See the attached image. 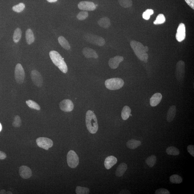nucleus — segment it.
I'll use <instances>...</instances> for the list:
<instances>
[{
    "instance_id": "1",
    "label": "nucleus",
    "mask_w": 194,
    "mask_h": 194,
    "mask_svg": "<svg viewBox=\"0 0 194 194\" xmlns=\"http://www.w3.org/2000/svg\"><path fill=\"white\" fill-rule=\"evenodd\" d=\"M130 45L139 59L145 63H147L149 58L148 54L146 52L149 50L148 47L144 46L141 42L135 40L130 42Z\"/></svg>"
},
{
    "instance_id": "2",
    "label": "nucleus",
    "mask_w": 194,
    "mask_h": 194,
    "mask_svg": "<svg viewBox=\"0 0 194 194\" xmlns=\"http://www.w3.org/2000/svg\"><path fill=\"white\" fill-rule=\"evenodd\" d=\"M86 123L87 128L92 134L96 133L98 131V120L95 114L92 111L89 110L86 113Z\"/></svg>"
},
{
    "instance_id": "3",
    "label": "nucleus",
    "mask_w": 194,
    "mask_h": 194,
    "mask_svg": "<svg viewBox=\"0 0 194 194\" xmlns=\"http://www.w3.org/2000/svg\"><path fill=\"white\" fill-rule=\"evenodd\" d=\"M50 58L53 63L63 72L66 74L68 71V67L63 58L57 52L52 50L49 52Z\"/></svg>"
},
{
    "instance_id": "4",
    "label": "nucleus",
    "mask_w": 194,
    "mask_h": 194,
    "mask_svg": "<svg viewBox=\"0 0 194 194\" xmlns=\"http://www.w3.org/2000/svg\"><path fill=\"white\" fill-rule=\"evenodd\" d=\"M124 81L120 78H114L107 80L105 85L108 89L115 90L120 89L124 86Z\"/></svg>"
},
{
    "instance_id": "5",
    "label": "nucleus",
    "mask_w": 194,
    "mask_h": 194,
    "mask_svg": "<svg viewBox=\"0 0 194 194\" xmlns=\"http://www.w3.org/2000/svg\"><path fill=\"white\" fill-rule=\"evenodd\" d=\"M84 38L87 41L94 45L103 46L106 43L103 38L101 36L94 35V34H85L84 36Z\"/></svg>"
},
{
    "instance_id": "6",
    "label": "nucleus",
    "mask_w": 194,
    "mask_h": 194,
    "mask_svg": "<svg viewBox=\"0 0 194 194\" xmlns=\"http://www.w3.org/2000/svg\"><path fill=\"white\" fill-rule=\"evenodd\" d=\"M67 162L69 167L72 168L77 167L79 163V159L74 151L71 150L69 151L67 155Z\"/></svg>"
},
{
    "instance_id": "7",
    "label": "nucleus",
    "mask_w": 194,
    "mask_h": 194,
    "mask_svg": "<svg viewBox=\"0 0 194 194\" xmlns=\"http://www.w3.org/2000/svg\"><path fill=\"white\" fill-rule=\"evenodd\" d=\"M16 82L19 84L23 83L25 78V73L21 64L18 63L16 66L15 72Z\"/></svg>"
},
{
    "instance_id": "8",
    "label": "nucleus",
    "mask_w": 194,
    "mask_h": 194,
    "mask_svg": "<svg viewBox=\"0 0 194 194\" xmlns=\"http://www.w3.org/2000/svg\"><path fill=\"white\" fill-rule=\"evenodd\" d=\"M185 63L182 60L178 62L176 66L175 76L179 81L183 80L185 76Z\"/></svg>"
},
{
    "instance_id": "9",
    "label": "nucleus",
    "mask_w": 194,
    "mask_h": 194,
    "mask_svg": "<svg viewBox=\"0 0 194 194\" xmlns=\"http://www.w3.org/2000/svg\"><path fill=\"white\" fill-rule=\"evenodd\" d=\"M36 142L38 146L46 150L51 148L53 145V141L46 137H39L36 139Z\"/></svg>"
},
{
    "instance_id": "10",
    "label": "nucleus",
    "mask_w": 194,
    "mask_h": 194,
    "mask_svg": "<svg viewBox=\"0 0 194 194\" xmlns=\"http://www.w3.org/2000/svg\"><path fill=\"white\" fill-rule=\"evenodd\" d=\"M31 76L32 82L36 86L38 87H41L43 84V78L40 73L37 70H32Z\"/></svg>"
},
{
    "instance_id": "11",
    "label": "nucleus",
    "mask_w": 194,
    "mask_h": 194,
    "mask_svg": "<svg viewBox=\"0 0 194 194\" xmlns=\"http://www.w3.org/2000/svg\"><path fill=\"white\" fill-rule=\"evenodd\" d=\"M78 7L79 9L85 11H93L96 9V5L93 2L86 1L80 2Z\"/></svg>"
},
{
    "instance_id": "12",
    "label": "nucleus",
    "mask_w": 194,
    "mask_h": 194,
    "mask_svg": "<svg viewBox=\"0 0 194 194\" xmlns=\"http://www.w3.org/2000/svg\"><path fill=\"white\" fill-rule=\"evenodd\" d=\"M59 107L61 110L65 112H71L74 108V104L71 100H64L60 102Z\"/></svg>"
},
{
    "instance_id": "13",
    "label": "nucleus",
    "mask_w": 194,
    "mask_h": 194,
    "mask_svg": "<svg viewBox=\"0 0 194 194\" xmlns=\"http://www.w3.org/2000/svg\"><path fill=\"white\" fill-rule=\"evenodd\" d=\"M186 36L185 27L184 24L181 23L178 27L176 38L178 41H183L185 39Z\"/></svg>"
},
{
    "instance_id": "14",
    "label": "nucleus",
    "mask_w": 194,
    "mask_h": 194,
    "mask_svg": "<svg viewBox=\"0 0 194 194\" xmlns=\"http://www.w3.org/2000/svg\"><path fill=\"white\" fill-rule=\"evenodd\" d=\"M19 174L23 179H29L31 177L32 171L29 167L23 165L20 167Z\"/></svg>"
},
{
    "instance_id": "15",
    "label": "nucleus",
    "mask_w": 194,
    "mask_h": 194,
    "mask_svg": "<svg viewBox=\"0 0 194 194\" xmlns=\"http://www.w3.org/2000/svg\"><path fill=\"white\" fill-rule=\"evenodd\" d=\"M123 60L124 58L123 56H116L110 59L108 62L109 65L111 68L115 69L118 67L119 64Z\"/></svg>"
},
{
    "instance_id": "16",
    "label": "nucleus",
    "mask_w": 194,
    "mask_h": 194,
    "mask_svg": "<svg viewBox=\"0 0 194 194\" xmlns=\"http://www.w3.org/2000/svg\"><path fill=\"white\" fill-rule=\"evenodd\" d=\"M83 54L87 58H98V56L95 50L88 47L84 48L82 50Z\"/></svg>"
},
{
    "instance_id": "17",
    "label": "nucleus",
    "mask_w": 194,
    "mask_h": 194,
    "mask_svg": "<svg viewBox=\"0 0 194 194\" xmlns=\"http://www.w3.org/2000/svg\"><path fill=\"white\" fill-rule=\"evenodd\" d=\"M117 159L113 156H110L106 158L104 162L105 167L107 169H110L116 164Z\"/></svg>"
},
{
    "instance_id": "18",
    "label": "nucleus",
    "mask_w": 194,
    "mask_h": 194,
    "mask_svg": "<svg viewBox=\"0 0 194 194\" xmlns=\"http://www.w3.org/2000/svg\"><path fill=\"white\" fill-rule=\"evenodd\" d=\"M162 98V95L159 93H156L153 94L150 99V104L151 106L155 107L158 105Z\"/></svg>"
},
{
    "instance_id": "19",
    "label": "nucleus",
    "mask_w": 194,
    "mask_h": 194,
    "mask_svg": "<svg viewBox=\"0 0 194 194\" xmlns=\"http://www.w3.org/2000/svg\"><path fill=\"white\" fill-rule=\"evenodd\" d=\"M176 113V107L175 106L170 107L167 114V120L169 122H171L174 119Z\"/></svg>"
},
{
    "instance_id": "20",
    "label": "nucleus",
    "mask_w": 194,
    "mask_h": 194,
    "mask_svg": "<svg viewBox=\"0 0 194 194\" xmlns=\"http://www.w3.org/2000/svg\"><path fill=\"white\" fill-rule=\"evenodd\" d=\"M127 165L126 163H120L117 167L116 171V175L117 177H122L127 171Z\"/></svg>"
},
{
    "instance_id": "21",
    "label": "nucleus",
    "mask_w": 194,
    "mask_h": 194,
    "mask_svg": "<svg viewBox=\"0 0 194 194\" xmlns=\"http://www.w3.org/2000/svg\"><path fill=\"white\" fill-rule=\"evenodd\" d=\"M98 23L101 27L107 29L110 27L111 25L110 21L108 17H104L98 20Z\"/></svg>"
},
{
    "instance_id": "22",
    "label": "nucleus",
    "mask_w": 194,
    "mask_h": 194,
    "mask_svg": "<svg viewBox=\"0 0 194 194\" xmlns=\"http://www.w3.org/2000/svg\"><path fill=\"white\" fill-rule=\"evenodd\" d=\"M141 145V142L140 141L136 139H132L129 140L127 143V146L130 149H134L140 146Z\"/></svg>"
},
{
    "instance_id": "23",
    "label": "nucleus",
    "mask_w": 194,
    "mask_h": 194,
    "mask_svg": "<svg viewBox=\"0 0 194 194\" xmlns=\"http://www.w3.org/2000/svg\"><path fill=\"white\" fill-rule=\"evenodd\" d=\"M26 42L29 45L33 43L35 41V37L33 31L31 29H28L26 32Z\"/></svg>"
},
{
    "instance_id": "24",
    "label": "nucleus",
    "mask_w": 194,
    "mask_h": 194,
    "mask_svg": "<svg viewBox=\"0 0 194 194\" xmlns=\"http://www.w3.org/2000/svg\"><path fill=\"white\" fill-rule=\"evenodd\" d=\"M58 41L60 45L64 49L67 50L70 49V46L69 43L63 36H60L59 37Z\"/></svg>"
},
{
    "instance_id": "25",
    "label": "nucleus",
    "mask_w": 194,
    "mask_h": 194,
    "mask_svg": "<svg viewBox=\"0 0 194 194\" xmlns=\"http://www.w3.org/2000/svg\"><path fill=\"white\" fill-rule=\"evenodd\" d=\"M131 109L128 106H125L123 108L121 113V117L123 120H126L130 117Z\"/></svg>"
},
{
    "instance_id": "26",
    "label": "nucleus",
    "mask_w": 194,
    "mask_h": 194,
    "mask_svg": "<svg viewBox=\"0 0 194 194\" xmlns=\"http://www.w3.org/2000/svg\"><path fill=\"white\" fill-rule=\"evenodd\" d=\"M156 161V157L152 155L147 157L146 160V163L149 167H153L155 165Z\"/></svg>"
},
{
    "instance_id": "27",
    "label": "nucleus",
    "mask_w": 194,
    "mask_h": 194,
    "mask_svg": "<svg viewBox=\"0 0 194 194\" xmlns=\"http://www.w3.org/2000/svg\"><path fill=\"white\" fill-rule=\"evenodd\" d=\"M166 153L167 154L170 155L177 156L180 154L178 149L174 146L168 147L166 149Z\"/></svg>"
},
{
    "instance_id": "28",
    "label": "nucleus",
    "mask_w": 194,
    "mask_h": 194,
    "mask_svg": "<svg viewBox=\"0 0 194 194\" xmlns=\"http://www.w3.org/2000/svg\"><path fill=\"white\" fill-rule=\"evenodd\" d=\"M22 36V31L19 28L16 29L14 32L13 36V40L15 43H17L21 39Z\"/></svg>"
},
{
    "instance_id": "29",
    "label": "nucleus",
    "mask_w": 194,
    "mask_h": 194,
    "mask_svg": "<svg viewBox=\"0 0 194 194\" xmlns=\"http://www.w3.org/2000/svg\"><path fill=\"white\" fill-rule=\"evenodd\" d=\"M170 181L171 183L174 184H180L182 183L183 179L179 175L177 174H174L170 177Z\"/></svg>"
},
{
    "instance_id": "30",
    "label": "nucleus",
    "mask_w": 194,
    "mask_h": 194,
    "mask_svg": "<svg viewBox=\"0 0 194 194\" xmlns=\"http://www.w3.org/2000/svg\"><path fill=\"white\" fill-rule=\"evenodd\" d=\"M26 104L30 108L38 110H40V107L37 103L32 100H28L26 102Z\"/></svg>"
},
{
    "instance_id": "31",
    "label": "nucleus",
    "mask_w": 194,
    "mask_h": 194,
    "mask_svg": "<svg viewBox=\"0 0 194 194\" xmlns=\"http://www.w3.org/2000/svg\"><path fill=\"white\" fill-rule=\"evenodd\" d=\"M166 19L164 15L163 14H160L157 16L156 20L153 22V24L155 25H159L165 23Z\"/></svg>"
},
{
    "instance_id": "32",
    "label": "nucleus",
    "mask_w": 194,
    "mask_h": 194,
    "mask_svg": "<svg viewBox=\"0 0 194 194\" xmlns=\"http://www.w3.org/2000/svg\"><path fill=\"white\" fill-rule=\"evenodd\" d=\"M118 1L121 6L124 8L130 7L132 5V0H118Z\"/></svg>"
},
{
    "instance_id": "33",
    "label": "nucleus",
    "mask_w": 194,
    "mask_h": 194,
    "mask_svg": "<svg viewBox=\"0 0 194 194\" xmlns=\"http://www.w3.org/2000/svg\"><path fill=\"white\" fill-rule=\"evenodd\" d=\"M76 192L77 194H88L90 192V190L88 188L77 186L76 187Z\"/></svg>"
},
{
    "instance_id": "34",
    "label": "nucleus",
    "mask_w": 194,
    "mask_h": 194,
    "mask_svg": "<svg viewBox=\"0 0 194 194\" xmlns=\"http://www.w3.org/2000/svg\"><path fill=\"white\" fill-rule=\"evenodd\" d=\"M25 6L23 3H20L17 5L14 6L13 7V9L14 11L17 13H20L23 11L25 9Z\"/></svg>"
},
{
    "instance_id": "35",
    "label": "nucleus",
    "mask_w": 194,
    "mask_h": 194,
    "mask_svg": "<svg viewBox=\"0 0 194 194\" xmlns=\"http://www.w3.org/2000/svg\"><path fill=\"white\" fill-rule=\"evenodd\" d=\"M154 13L152 9H147L143 13L142 17L146 20H148L150 19V16L153 15Z\"/></svg>"
},
{
    "instance_id": "36",
    "label": "nucleus",
    "mask_w": 194,
    "mask_h": 194,
    "mask_svg": "<svg viewBox=\"0 0 194 194\" xmlns=\"http://www.w3.org/2000/svg\"><path fill=\"white\" fill-rule=\"evenodd\" d=\"M88 12L84 11L80 12L77 16V17L79 20H85L88 17Z\"/></svg>"
},
{
    "instance_id": "37",
    "label": "nucleus",
    "mask_w": 194,
    "mask_h": 194,
    "mask_svg": "<svg viewBox=\"0 0 194 194\" xmlns=\"http://www.w3.org/2000/svg\"><path fill=\"white\" fill-rule=\"evenodd\" d=\"M22 121L19 116H16L14 118V121L13 123V126L16 127H19L21 126Z\"/></svg>"
},
{
    "instance_id": "38",
    "label": "nucleus",
    "mask_w": 194,
    "mask_h": 194,
    "mask_svg": "<svg viewBox=\"0 0 194 194\" xmlns=\"http://www.w3.org/2000/svg\"><path fill=\"white\" fill-rule=\"evenodd\" d=\"M156 194H170V193L167 189H160L156 190L155 192Z\"/></svg>"
},
{
    "instance_id": "39",
    "label": "nucleus",
    "mask_w": 194,
    "mask_h": 194,
    "mask_svg": "<svg viewBox=\"0 0 194 194\" xmlns=\"http://www.w3.org/2000/svg\"><path fill=\"white\" fill-rule=\"evenodd\" d=\"M187 151L192 156H194V145H189L187 147Z\"/></svg>"
},
{
    "instance_id": "40",
    "label": "nucleus",
    "mask_w": 194,
    "mask_h": 194,
    "mask_svg": "<svg viewBox=\"0 0 194 194\" xmlns=\"http://www.w3.org/2000/svg\"><path fill=\"white\" fill-rule=\"evenodd\" d=\"M185 1L192 9H194V0H185Z\"/></svg>"
},
{
    "instance_id": "41",
    "label": "nucleus",
    "mask_w": 194,
    "mask_h": 194,
    "mask_svg": "<svg viewBox=\"0 0 194 194\" xmlns=\"http://www.w3.org/2000/svg\"><path fill=\"white\" fill-rule=\"evenodd\" d=\"M7 155L5 153L0 151V160H4L6 158Z\"/></svg>"
},
{
    "instance_id": "42",
    "label": "nucleus",
    "mask_w": 194,
    "mask_h": 194,
    "mask_svg": "<svg viewBox=\"0 0 194 194\" xmlns=\"http://www.w3.org/2000/svg\"><path fill=\"white\" fill-rule=\"evenodd\" d=\"M120 194H131L130 192L128 190H123L120 192Z\"/></svg>"
},
{
    "instance_id": "43",
    "label": "nucleus",
    "mask_w": 194,
    "mask_h": 194,
    "mask_svg": "<svg viewBox=\"0 0 194 194\" xmlns=\"http://www.w3.org/2000/svg\"><path fill=\"white\" fill-rule=\"evenodd\" d=\"M58 0H47V1L50 3L56 2Z\"/></svg>"
},
{
    "instance_id": "44",
    "label": "nucleus",
    "mask_w": 194,
    "mask_h": 194,
    "mask_svg": "<svg viewBox=\"0 0 194 194\" xmlns=\"http://www.w3.org/2000/svg\"><path fill=\"white\" fill-rule=\"evenodd\" d=\"M6 193V191L5 190L2 189V190L1 191H0V194H4Z\"/></svg>"
},
{
    "instance_id": "45",
    "label": "nucleus",
    "mask_w": 194,
    "mask_h": 194,
    "mask_svg": "<svg viewBox=\"0 0 194 194\" xmlns=\"http://www.w3.org/2000/svg\"><path fill=\"white\" fill-rule=\"evenodd\" d=\"M7 193L9 194H13V193H12L11 192L9 191L7 192Z\"/></svg>"
},
{
    "instance_id": "46",
    "label": "nucleus",
    "mask_w": 194,
    "mask_h": 194,
    "mask_svg": "<svg viewBox=\"0 0 194 194\" xmlns=\"http://www.w3.org/2000/svg\"><path fill=\"white\" fill-rule=\"evenodd\" d=\"M2 129V125L1 124V123H0V132H1V131Z\"/></svg>"
}]
</instances>
